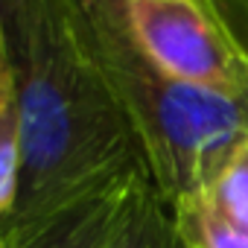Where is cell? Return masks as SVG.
I'll return each mask as SVG.
<instances>
[{
  "label": "cell",
  "instance_id": "5b68a950",
  "mask_svg": "<svg viewBox=\"0 0 248 248\" xmlns=\"http://www.w3.org/2000/svg\"><path fill=\"white\" fill-rule=\"evenodd\" d=\"M111 248H187L172 204L158 193L149 175L135 184Z\"/></svg>",
  "mask_w": 248,
  "mask_h": 248
},
{
  "label": "cell",
  "instance_id": "52a82bcc",
  "mask_svg": "<svg viewBox=\"0 0 248 248\" xmlns=\"http://www.w3.org/2000/svg\"><path fill=\"white\" fill-rule=\"evenodd\" d=\"M172 210L187 248H248V231L222 216L207 193L184 199Z\"/></svg>",
  "mask_w": 248,
  "mask_h": 248
},
{
  "label": "cell",
  "instance_id": "8992f818",
  "mask_svg": "<svg viewBox=\"0 0 248 248\" xmlns=\"http://www.w3.org/2000/svg\"><path fill=\"white\" fill-rule=\"evenodd\" d=\"M24 172V126L12 67L0 50V219H6L18 202Z\"/></svg>",
  "mask_w": 248,
  "mask_h": 248
},
{
  "label": "cell",
  "instance_id": "3957f363",
  "mask_svg": "<svg viewBox=\"0 0 248 248\" xmlns=\"http://www.w3.org/2000/svg\"><path fill=\"white\" fill-rule=\"evenodd\" d=\"M123 12L170 76L248 102V0H123Z\"/></svg>",
  "mask_w": 248,
  "mask_h": 248
},
{
  "label": "cell",
  "instance_id": "9c48e42d",
  "mask_svg": "<svg viewBox=\"0 0 248 248\" xmlns=\"http://www.w3.org/2000/svg\"><path fill=\"white\" fill-rule=\"evenodd\" d=\"M0 248H12V239H9V233L3 228V219H0Z\"/></svg>",
  "mask_w": 248,
  "mask_h": 248
},
{
  "label": "cell",
  "instance_id": "277c9868",
  "mask_svg": "<svg viewBox=\"0 0 248 248\" xmlns=\"http://www.w3.org/2000/svg\"><path fill=\"white\" fill-rule=\"evenodd\" d=\"M143 175L149 172H132L82 196L12 248H111V239L135 193V184Z\"/></svg>",
  "mask_w": 248,
  "mask_h": 248
},
{
  "label": "cell",
  "instance_id": "7a4b0ae2",
  "mask_svg": "<svg viewBox=\"0 0 248 248\" xmlns=\"http://www.w3.org/2000/svg\"><path fill=\"white\" fill-rule=\"evenodd\" d=\"M93 62L140 140L158 193L178 204L204 193L248 138V102L158 67L135 41L123 0H73Z\"/></svg>",
  "mask_w": 248,
  "mask_h": 248
},
{
  "label": "cell",
  "instance_id": "ba28073f",
  "mask_svg": "<svg viewBox=\"0 0 248 248\" xmlns=\"http://www.w3.org/2000/svg\"><path fill=\"white\" fill-rule=\"evenodd\" d=\"M204 193L222 216L248 231V138L233 149V155Z\"/></svg>",
  "mask_w": 248,
  "mask_h": 248
},
{
  "label": "cell",
  "instance_id": "6da1fadb",
  "mask_svg": "<svg viewBox=\"0 0 248 248\" xmlns=\"http://www.w3.org/2000/svg\"><path fill=\"white\" fill-rule=\"evenodd\" d=\"M0 50L24 126L21 190L3 219L18 245L82 196L146 170V161L88 50L73 0H0Z\"/></svg>",
  "mask_w": 248,
  "mask_h": 248
}]
</instances>
